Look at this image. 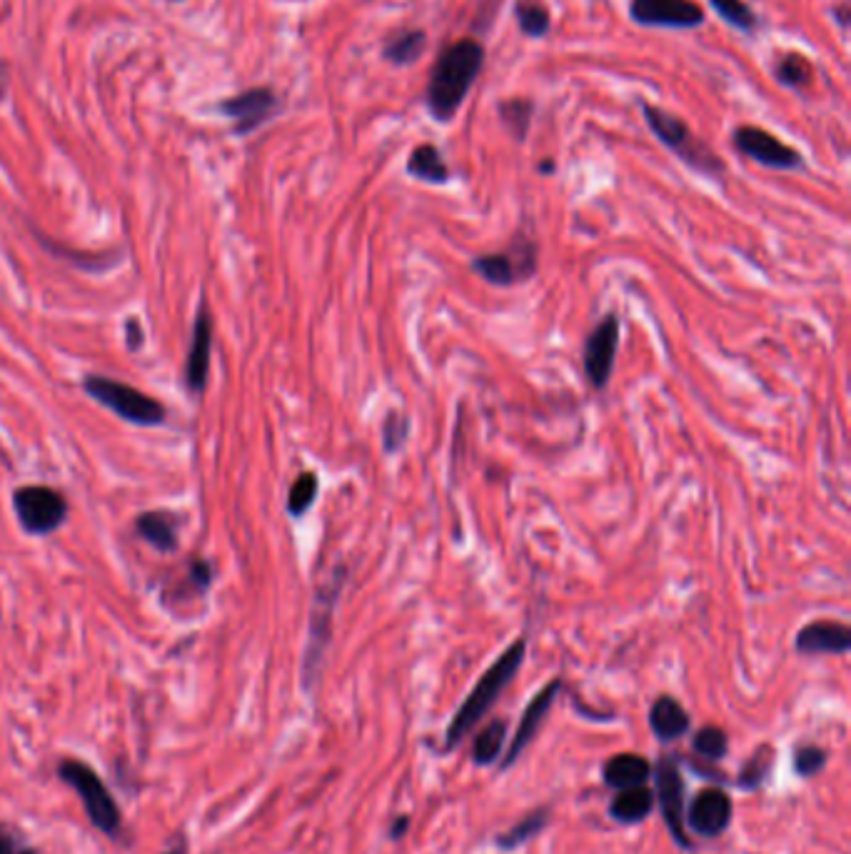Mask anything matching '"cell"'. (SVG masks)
Returning a JSON list of instances; mask_svg holds the SVG:
<instances>
[{"label":"cell","instance_id":"1","mask_svg":"<svg viewBox=\"0 0 851 854\" xmlns=\"http://www.w3.org/2000/svg\"><path fill=\"white\" fill-rule=\"evenodd\" d=\"M485 65V45L475 38H462L439 53L435 68L429 71L425 100L429 116L449 122L462 108L467 93Z\"/></svg>","mask_w":851,"mask_h":854},{"label":"cell","instance_id":"2","mask_svg":"<svg viewBox=\"0 0 851 854\" xmlns=\"http://www.w3.org/2000/svg\"><path fill=\"white\" fill-rule=\"evenodd\" d=\"M524 654H528V642L524 640H518L512 642L510 648H507L500 660H497L490 670L485 672V675L480 677V682H477L475 690L467 695V700L462 702V707L457 709V715L453 717V723H449L447 727V735H445V747H457L462 743V739L467 737V733L480 723V719L490 712V707L497 702V697L502 695L504 687L510 685V682L514 680V675H518L522 662H524Z\"/></svg>","mask_w":851,"mask_h":854},{"label":"cell","instance_id":"3","mask_svg":"<svg viewBox=\"0 0 851 854\" xmlns=\"http://www.w3.org/2000/svg\"><path fill=\"white\" fill-rule=\"evenodd\" d=\"M642 113L649 130H652L682 163L694 168L696 173L706 178H722L726 173L724 160L716 156L706 142L696 138L682 118H677L672 113L657 106H649V103H642Z\"/></svg>","mask_w":851,"mask_h":854},{"label":"cell","instance_id":"4","mask_svg":"<svg viewBox=\"0 0 851 854\" xmlns=\"http://www.w3.org/2000/svg\"><path fill=\"white\" fill-rule=\"evenodd\" d=\"M83 391L88 393L95 403L123 417L126 423L152 427L166 420V407H162L156 397L136 391L128 383L120 380L103 377V375H85L83 377Z\"/></svg>","mask_w":851,"mask_h":854},{"label":"cell","instance_id":"5","mask_svg":"<svg viewBox=\"0 0 851 854\" xmlns=\"http://www.w3.org/2000/svg\"><path fill=\"white\" fill-rule=\"evenodd\" d=\"M58 777L81 794V802L95 828L110 834V837H116L123 822L120 807L113 800L110 790L103 784L98 772L85 762H78V759H63L58 765Z\"/></svg>","mask_w":851,"mask_h":854},{"label":"cell","instance_id":"6","mask_svg":"<svg viewBox=\"0 0 851 854\" xmlns=\"http://www.w3.org/2000/svg\"><path fill=\"white\" fill-rule=\"evenodd\" d=\"M348 580V567H338L330 575V580L318 587L312 600V615H310V640H308V650H305V662H302V675H305V687H312L315 680H318L320 664L325 658V650H328L330 638H332V617H334V607H338L340 593L345 587Z\"/></svg>","mask_w":851,"mask_h":854},{"label":"cell","instance_id":"7","mask_svg":"<svg viewBox=\"0 0 851 854\" xmlns=\"http://www.w3.org/2000/svg\"><path fill=\"white\" fill-rule=\"evenodd\" d=\"M18 522L28 535H51L68 517V500L47 485H23L13 492Z\"/></svg>","mask_w":851,"mask_h":854},{"label":"cell","instance_id":"8","mask_svg":"<svg viewBox=\"0 0 851 854\" xmlns=\"http://www.w3.org/2000/svg\"><path fill=\"white\" fill-rule=\"evenodd\" d=\"M470 268L494 288H512V285L528 282L538 273V245L518 235L510 250L480 255L472 260Z\"/></svg>","mask_w":851,"mask_h":854},{"label":"cell","instance_id":"9","mask_svg":"<svg viewBox=\"0 0 851 854\" xmlns=\"http://www.w3.org/2000/svg\"><path fill=\"white\" fill-rule=\"evenodd\" d=\"M617 348H619V316L617 312H609V316L602 318L597 325L589 330V335L585 340V353H582L587 380L595 391H605L607 387L611 370H615Z\"/></svg>","mask_w":851,"mask_h":854},{"label":"cell","instance_id":"10","mask_svg":"<svg viewBox=\"0 0 851 854\" xmlns=\"http://www.w3.org/2000/svg\"><path fill=\"white\" fill-rule=\"evenodd\" d=\"M732 140L742 156L757 160L759 166H767L772 170H799L805 166V158L799 156V150H794L764 128L742 126L734 130Z\"/></svg>","mask_w":851,"mask_h":854},{"label":"cell","instance_id":"11","mask_svg":"<svg viewBox=\"0 0 851 854\" xmlns=\"http://www.w3.org/2000/svg\"><path fill=\"white\" fill-rule=\"evenodd\" d=\"M632 21L647 28H696L704 23V11L694 0H632Z\"/></svg>","mask_w":851,"mask_h":854},{"label":"cell","instance_id":"12","mask_svg":"<svg viewBox=\"0 0 851 854\" xmlns=\"http://www.w3.org/2000/svg\"><path fill=\"white\" fill-rule=\"evenodd\" d=\"M655 780H657V800L662 804L667 828L672 832V837L690 847V840H687L684 832V782L682 775H679L674 759L662 757L659 759L657 770H655Z\"/></svg>","mask_w":851,"mask_h":854},{"label":"cell","instance_id":"13","mask_svg":"<svg viewBox=\"0 0 851 854\" xmlns=\"http://www.w3.org/2000/svg\"><path fill=\"white\" fill-rule=\"evenodd\" d=\"M220 110L233 120L237 136H247L270 120L277 110V95L270 88H251L225 100Z\"/></svg>","mask_w":851,"mask_h":854},{"label":"cell","instance_id":"14","mask_svg":"<svg viewBox=\"0 0 851 854\" xmlns=\"http://www.w3.org/2000/svg\"><path fill=\"white\" fill-rule=\"evenodd\" d=\"M210 350H213V316L205 306V300L200 302L195 328H193V343L188 350L185 360V385L193 395H200L208 385L210 373Z\"/></svg>","mask_w":851,"mask_h":854},{"label":"cell","instance_id":"15","mask_svg":"<svg viewBox=\"0 0 851 854\" xmlns=\"http://www.w3.org/2000/svg\"><path fill=\"white\" fill-rule=\"evenodd\" d=\"M687 822L702 837H716V834L730 828L732 800L724 790H716V787L696 792L690 810H687Z\"/></svg>","mask_w":851,"mask_h":854},{"label":"cell","instance_id":"16","mask_svg":"<svg viewBox=\"0 0 851 854\" xmlns=\"http://www.w3.org/2000/svg\"><path fill=\"white\" fill-rule=\"evenodd\" d=\"M799 654H847L851 650V630L837 620H815L797 634Z\"/></svg>","mask_w":851,"mask_h":854},{"label":"cell","instance_id":"17","mask_svg":"<svg viewBox=\"0 0 851 854\" xmlns=\"http://www.w3.org/2000/svg\"><path fill=\"white\" fill-rule=\"evenodd\" d=\"M560 690H562V680H552L550 685L544 687L540 695L530 702L528 709H524L522 719H520L518 733H514V737H512V745H510V749H507V757H504L502 767H510L514 759L520 757L522 749L532 743V737L538 735V729L544 723V717H547V712L554 705V700H557Z\"/></svg>","mask_w":851,"mask_h":854},{"label":"cell","instance_id":"18","mask_svg":"<svg viewBox=\"0 0 851 854\" xmlns=\"http://www.w3.org/2000/svg\"><path fill=\"white\" fill-rule=\"evenodd\" d=\"M136 530L148 545L160 549V553H175L178 549V520L170 512H142L136 520Z\"/></svg>","mask_w":851,"mask_h":854},{"label":"cell","instance_id":"19","mask_svg":"<svg viewBox=\"0 0 851 854\" xmlns=\"http://www.w3.org/2000/svg\"><path fill=\"white\" fill-rule=\"evenodd\" d=\"M649 725H652L659 739L669 743V739L687 735V729H690V715H687V709L679 705L674 697L662 695L655 702L652 709H649Z\"/></svg>","mask_w":851,"mask_h":854},{"label":"cell","instance_id":"20","mask_svg":"<svg viewBox=\"0 0 851 854\" xmlns=\"http://www.w3.org/2000/svg\"><path fill=\"white\" fill-rule=\"evenodd\" d=\"M652 777V765L639 755H617L605 765V782L615 790L645 784Z\"/></svg>","mask_w":851,"mask_h":854},{"label":"cell","instance_id":"21","mask_svg":"<svg viewBox=\"0 0 851 854\" xmlns=\"http://www.w3.org/2000/svg\"><path fill=\"white\" fill-rule=\"evenodd\" d=\"M407 173L429 185H445L449 180V168L433 142H423V146H417L413 153H409Z\"/></svg>","mask_w":851,"mask_h":854},{"label":"cell","instance_id":"22","mask_svg":"<svg viewBox=\"0 0 851 854\" xmlns=\"http://www.w3.org/2000/svg\"><path fill=\"white\" fill-rule=\"evenodd\" d=\"M652 807H655V792L647 790L645 784H639V787H629V790H619L615 802L609 807V812L615 820L632 824V822H642L647 814L652 812Z\"/></svg>","mask_w":851,"mask_h":854},{"label":"cell","instance_id":"23","mask_svg":"<svg viewBox=\"0 0 851 854\" xmlns=\"http://www.w3.org/2000/svg\"><path fill=\"white\" fill-rule=\"evenodd\" d=\"M425 47H427V33L415 28V31H405V33H397L395 38H390L385 47H382V58L403 68V65H413L415 61L423 58Z\"/></svg>","mask_w":851,"mask_h":854},{"label":"cell","instance_id":"24","mask_svg":"<svg viewBox=\"0 0 851 854\" xmlns=\"http://www.w3.org/2000/svg\"><path fill=\"white\" fill-rule=\"evenodd\" d=\"M514 18L528 38H544L552 28L550 8L542 0H514Z\"/></svg>","mask_w":851,"mask_h":854},{"label":"cell","instance_id":"25","mask_svg":"<svg viewBox=\"0 0 851 854\" xmlns=\"http://www.w3.org/2000/svg\"><path fill=\"white\" fill-rule=\"evenodd\" d=\"M532 113L534 103L530 98H507L500 103L502 126L518 142H524V138H528Z\"/></svg>","mask_w":851,"mask_h":854},{"label":"cell","instance_id":"26","mask_svg":"<svg viewBox=\"0 0 851 854\" xmlns=\"http://www.w3.org/2000/svg\"><path fill=\"white\" fill-rule=\"evenodd\" d=\"M774 75L781 85H789V88H807V85L815 81V65L809 63L801 53H787L784 58L774 65Z\"/></svg>","mask_w":851,"mask_h":854},{"label":"cell","instance_id":"27","mask_svg":"<svg viewBox=\"0 0 851 854\" xmlns=\"http://www.w3.org/2000/svg\"><path fill=\"white\" fill-rule=\"evenodd\" d=\"M504 737H507V723H502V719H494V723L487 725L475 739V747H472L475 762L477 765H492L502 752Z\"/></svg>","mask_w":851,"mask_h":854},{"label":"cell","instance_id":"28","mask_svg":"<svg viewBox=\"0 0 851 854\" xmlns=\"http://www.w3.org/2000/svg\"><path fill=\"white\" fill-rule=\"evenodd\" d=\"M318 490H320V480L315 472H302L298 480L290 485L288 492V510L292 517H302L305 512L312 508V502L318 500Z\"/></svg>","mask_w":851,"mask_h":854},{"label":"cell","instance_id":"29","mask_svg":"<svg viewBox=\"0 0 851 854\" xmlns=\"http://www.w3.org/2000/svg\"><path fill=\"white\" fill-rule=\"evenodd\" d=\"M712 8L720 13L726 23L734 25L736 31L752 33L757 28V15L744 0H710Z\"/></svg>","mask_w":851,"mask_h":854},{"label":"cell","instance_id":"30","mask_svg":"<svg viewBox=\"0 0 851 854\" xmlns=\"http://www.w3.org/2000/svg\"><path fill=\"white\" fill-rule=\"evenodd\" d=\"M409 438V417L400 410H390L382 420V445L385 452H400Z\"/></svg>","mask_w":851,"mask_h":854},{"label":"cell","instance_id":"31","mask_svg":"<svg viewBox=\"0 0 851 854\" xmlns=\"http://www.w3.org/2000/svg\"><path fill=\"white\" fill-rule=\"evenodd\" d=\"M544 824H547V810H538L532 812L530 818H524L520 824H514V828L510 832H504L500 840H497V844H500L502 850H512V847H520L522 842H528L530 837H534L540 830H544Z\"/></svg>","mask_w":851,"mask_h":854},{"label":"cell","instance_id":"32","mask_svg":"<svg viewBox=\"0 0 851 854\" xmlns=\"http://www.w3.org/2000/svg\"><path fill=\"white\" fill-rule=\"evenodd\" d=\"M694 749L706 759H722L726 755V735L720 727H702L700 733L694 735Z\"/></svg>","mask_w":851,"mask_h":854},{"label":"cell","instance_id":"33","mask_svg":"<svg viewBox=\"0 0 851 854\" xmlns=\"http://www.w3.org/2000/svg\"><path fill=\"white\" fill-rule=\"evenodd\" d=\"M827 765V752L817 745H805L797 749V755H794V767H797V772L801 777H815L817 772L825 770Z\"/></svg>","mask_w":851,"mask_h":854},{"label":"cell","instance_id":"34","mask_svg":"<svg viewBox=\"0 0 851 854\" xmlns=\"http://www.w3.org/2000/svg\"><path fill=\"white\" fill-rule=\"evenodd\" d=\"M769 762H772V755L767 752V749H762L759 755H754V757H752V762H749L747 767H744L740 784H742V787H757V784L764 780V775H767Z\"/></svg>","mask_w":851,"mask_h":854},{"label":"cell","instance_id":"35","mask_svg":"<svg viewBox=\"0 0 851 854\" xmlns=\"http://www.w3.org/2000/svg\"><path fill=\"white\" fill-rule=\"evenodd\" d=\"M0 854H38V850L8 824H0Z\"/></svg>","mask_w":851,"mask_h":854},{"label":"cell","instance_id":"36","mask_svg":"<svg viewBox=\"0 0 851 854\" xmlns=\"http://www.w3.org/2000/svg\"><path fill=\"white\" fill-rule=\"evenodd\" d=\"M188 580L195 587V593H205L210 583H213V567H210V563H205V559H193Z\"/></svg>","mask_w":851,"mask_h":854},{"label":"cell","instance_id":"37","mask_svg":"<svg viewBox=\"0 0 851 854\" xmlns=\"http://www.w3.org/2000/svg\"><path fill=\"white\" fill-rule=\"evenodd\" d=\"M142 340H146V335H142V328L138 325L136 318L128 320V328H126V343L130 350H138L142 345Z\"/></svg>","mask_w":851,"mask_h":854},{"label":"cell","instance_id":"38","mask_svg":"<svg viewBox=\"0 0 851 854\" xmlns=\"http://www.w3.org/2000/svg\"><path fill=\"white\" fill-rule=\"evenodd\" d=\"M407 828H409V820H407V818H400V820H397V824H395V828L390 830L392 840H400V837H403V834H405V830H407Z\"/></svg>","mask_w":851,"mask_h":854},{"label":"cell","instance_id":"39","mask_svg":"<svg viewBox=\"0 0 851 854\" xmlns=\"http://www.w3.org/2000/svg\"><path fill=\"white\" fill-rule=\"evenodd\" d=\"M837 21L841 23V28H847V23H849V8L847 6H841V8H837Z\"/></svg>","mask_w":851,"mask_h":854},{"label":"cell","instance_id":"40","mask_svg":"<svg viewBox=\"0 0 851 854\" xmlns=\"http://www.w3.org/2000/svg\"><path fill=\"white\" fill-rule=\"evenodd\" d=\"M6 85H8V78H6V65L0 63V98H3V93H6Z\"/></svg>","mask_w":851,"mask_h":854},{"label":"cell","instance_id":"41","mask_svg":"<svg viewBox=\"0 0 851 854\" xmlns=\"http://www.w3.org/2000/svg\"><path fill=\"white\" fill-rule=\"evenodd\" d=\"M542 173H554V163H550V160H547V163H542Z\"/></svg>","mask_w":851,"mask_h":854},{"label":"cell","instance_id":"42","mask_svg":"<svg viewBox=\"0 0 851 854\" xmlns=\"http://www.w3.org/2000/svg\"><path fill=\"white\" fill-rule=\"evenodd\" d=\"M166 854H188V852H185V844H180V847L170 850V852H166Z\"/></svg>","mask_w":851,"mask_h":854}]
</instances>
